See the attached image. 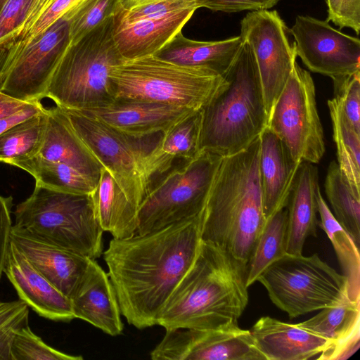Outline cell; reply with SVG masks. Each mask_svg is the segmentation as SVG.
Here are the masks:
<instances>
[{
	"instance_id": "cell-46",
	"label": "cell",
	"mask_w": 360,
	"mask_h": 360,
	"mask_svg": "<svg viewBox=\"0 0 360 360\" xmlns=\"http://www.w3.org/2000/svg\"><path fill=\"white\" fill-rule=\"evenodd\" d=\"M34 102L22 101L0 91V120L26 108Z\"/></svg>"
},
{
	"instance_id": "cell-45",
	"label": "cell",
	"mask_w": 360,
	"mask_h": 360,
	"mask_svg": "<svg viewBox=\"0 0 360 360\" xmlns=\"http://www.w3.org/2000/svg\"><path fill=\"white\" fill-rule=\"evenodd\" d=\"M44 109V108L41 105L40 101H35L26 108H24L13 115L1 119L0 134L17 123L41 112Z\"/></svg>"
},
{
	"instance_id": "cell-44",
	"label": "cell",
	"mask_w": 360,
	"mask_h": 360,
	"mask_svg": "<svg viewBox=\"0 0 360 360\" xmlns=\"http://www.w3.org/2000/svg\"><path fill=\"white\" fill-rule=\"evenodd\" d=\"M11 207L12 198H5L0 195V279L3 274L5 254L10 241V233L12 227Z\"/></svg>"
},
{
	"instance_id": "cell-8",
	"label": "cell",
	"mask_w": 360,
	"mask_h": 360,
	"mask_svg": "<svg viewBox=\"0 0 360 360\" xmlns=\"http://www.w3.org/2000/svg\"><path fill=\"white\" fill-rule=\"evenodd\" d=\"M271 302L290 318L351 301L347 277L317 254H285L257 278Z\"/></svg>"
},
{
	"instance_id": "cell-7",
	"label": "cell",
	"mask_w": 360,
	"mask_h": 360,
	"mask_svg": "<svg viewBox=\"0 0 360 360\" xmlns=\"http://www.w3.org/2000/svg\"><path fill=\"white\" fill-rule=\"evenodd\" d=\"M115 98L200 110L225 84L203 68L180 65L155 56L124 60L110 73Z\"/></svg>"
},
{
	"instance_id": "cell-4",
	"label": "cell",
	"mask_w": 360,
	"mask_h": 360,
	"mask_svg": "<svg viewBox=\"0 0 360 360\" xmlns=\"http://www.w3.org/2000/svg\"><path fill=\"white\" fill-rule=\"evenodd\" d=\"M224 79L223 86L200 110V151L221 157L249 146L268 120L259 71L246 42Z\"/></svg>"
},
{
	"instance_id": "cell-34",
	"label": "cell",
	"mask_w": 360,
	"mask_h": 360,
	"mask_svg": "<svg viewBox=\"0 0 360 360\" xmlns=\"http://www.w3.org/2000/svg\"><path fill=\"white\" fill-rule=\"evenodd\" d=\"M297 324L330 343L335 342L360 324V300L323 308L314 316Z\"/></svg>"
},
{
	"instance_id": "cell-35",
	"label": "cell",
	"mask_w": 360,
	"mask_h": 360,
	"mask_svg": "<svg viewBox=\"0 0 360 360\" xmlns=\"http://www.w3.org/2000/svg\"><path fill=\"white\" fill-rule=\"evenodd\" d=\"M198 8V0H116L112 14L113 26Z\"/></svg>"
},
{
	"instance_id": "cell-31",
	"label": "cell",
	"mask_w": 360,
	"mask_h": 360,
	"mask_svg": "<svg viewBox=\"0 0 360 360\" xmlns=\"http://www.w3.org/2000/svg\"><path fill=\"white\" fill-rule=\"evenodd\" d=\"M324 189L334 217L359 248L360 195L351 188L335 160L328 165Z\"/></svg>"
},
{
	"instance_id": "cell-11",
	"label": "cell",
	"mask_w": 360,
	"mask_h": 360,
	"mask_svg": "<svg viewBox=\"0 0 360 360\" xmlns=\"http://www.w3.org/2000/svg\"><path fill=\"white\" fill-rule=\"evenodd\" d=\"M266 126L285 143L295 161L315 165L323 156L326 146L314 82L311 74L297 62L270 112Z\"/></svg>"
},
{
	"instance_id": "cell-22",
	"label": "cell",
	"mask_w": 360,
	"mask_h": 360,
	"mask_svg": "<svg viewBox=\"0 0 360 360\" xmlns=\"http://www.w3.org/2000/svg\"><path fill=\"white\" fill-rule=\"evenodd\" d=\"M319 189L317 167L314 164L302 162L287 204V254L302 255L307 238L316 236L319 222L316 194Z\"/></svg>"
},
{
	"instance_id": "cell-40",
	"label": "cell",
	"mask_w": 360,
	"mask_h": 360,
	"mask_svg": "<svg viewBox=\"0 0 360 360\" xmlns=\"http://www.w3.org/2000/svg\"><path fill=\"white\" fill-rule=\"evenodd\" d=\"M333 82L334 97L349 123L360 133V71Z\"/></svg>"
},
{
	"instance_id": "cell-28",
	"label": "cell",
	"mask_w": 360,
	"mask_h": 360,
	"mask_svg": "<svg viewBox=\"0 0 360 360\" xmlns=\"http://www.w3.org/2000/svg\"><path fill=\"white\" fill-rule=\"evenodd\" d=\"M318 214L321 221L318 226L330 239L340 265L348 281V295L351 301L360 300V257L359 248L344 228L334 217L321 195L316 194Z\"/></svg>"
},
{
	"instance_id": "cell-41",
	"label": "cell",
	"mask_w": 360,
	"mask_h": 360,
	"mask_svg": "<svg viewBox=\"0 0 360 360\" xmlns=\"http://www.w3.org/2000/svg\"><path fill=\"white\" fill-rule=\"evenodd\" d=\"M327 21L340 30L349 27L358 35L360 30V0H326Z\"/></svg>"
},
{
	"instance_id": "cell-42",
	"label": "cell",
	"mask_w": 360,
	"mask_h": 360,
	"mask_svg": "<svg viewBox=\"0 0 360 360\" xmlns=\"http://www.w3.org/2000/svg\"><path fill=\"white\" fill-rule=\"evenodd\" d=\"M280 0H198V8L213 11L236 13L243 11L269 10Z\"/></svg>"
},
{
	"instance_id": "cell-24",
	"label": "cell",
	"mask_w": 360,
	"mask_h": 360,
	"mask_svg": "<svg viewBox=\"0 0 360 360\" xmlns=\"http://www.w3.org/2000/svg\"><path fill=\"white\" fill-rule=\"evenodd\" d=\"M196 10L187 9L159 18L113 26L116 46L125 60L155 55L181 31Z\"/></svg>"
},
{
	"instance_id": "cell-29",
	"label": "cell",
	"mask_w": 360,
	"mask_h": 360,
	"mask_svg": "<svg viewBox=\"0 0 360 360\" xmlns=\"http://www.w3.org/2000/svg\"><path fill=\"white\" fill-rule=\"evenodd\" d=\"M338 165L351 188L360 195V133L346 117L338 100L328 101Z\"/></svg>"
},
{
	"instance_id": "cell-21",
	"label": "cell",
	"mask_w": 360,
	"mask_h": 360,
	"mask_svg": "<svg viewBox=\"0 0 360 360\" xmlns=\"http://www.w3.org/2000/svg\"><path fill=\"white\" fill-rule=\"evenodd\" d=\"M255 344L265 360L316 359L330 343L297 323L261 317L250 330Z\"/></svg>"
},
{
	"instance_id": "cell-38",
	"label": "cell",
	"mask_w": 360,
	"mask_h": 360,
	"mask_svg": "<svg viewBox=\"0 0 360 360\" xmlns=\"http://www.w3.org/2000/svg\"><path fill=\"white\" fill-rule=\"evenodd\" d=\"M11 360H82V356L65 354L47 345L29 325L16 330L11 347Z\"/></svg>"
},
{
	"instance_id": "cell-43",
	"label": "cell",
	"mask_w": 360,
	"mask_h": 360,
	"mask_svg": "<svg viewBox=\"0 0 360 360\" xmlns=\"http://www.w3.org/2000/svg\"><path fill=\"white\" fill-rule=\"evenodd\" d=\"M360 345V324L345 338L330 343L316 358L321 360H345L352 356Z\"/></svg>"
},
{
	"instance_id": "cell-18",
	"label": "cell",
	"mask_w": 360,
	"mask_h": 360,
	"mask_svg": "<svg viewBox=\"0 0 360 360\" xmlns=\"http://www.w3.org/2000/svg\"><path fill=\"white\" fill-rule=\"evenodd\" d=\"M70 300L75 318L111 336L122 333L124 324L113 285L96 259H90Z\"/></svg>"
},
{
	"instance_id": "cell-32",
	"label": "cell",
	"mask_w": 360,
	"mask_h": 360,
	"mask_svg": "<svg viewBox=\"0 0 360 360\" xmlns=\"http://www.w3.org/2000/svg\"><path fill=\"white\" fill-rule=\"evenodd\" d=\"M287 206L270 217L257 239L247 265L248 287L274 262L286 252Z\"/></svg>"
},
{
	"instance_id": "cell-36",
	"label": "cell",
	"mask_w": 360,
	"mask_h": 360,
	"mask_svg": "<svg viewBox=\"0 0 360 360\" xmlns=\"http://www.w3.org/2000/svg\"><path fill=\"white\" fill-rule=\"evenodd\" d=\"M51 0H8L0 12V53Z\"/></svg>"
},
{
	"instance_id": "cell-12",
	"label": "cell",
	"mask_w": 360,
	"mask_h": 360,
	"mask_svg": "<svg viewBox=\"0 0 360 360\" xmlns=\"http://www.w3.org/2000/svg\"><path fill=\"white\" fill-rule=\"evenodd\" d=\"M289 34L276 10L250 11L240 21V36L254 55L268 117L297 57L295 44L290 42Z\"/></svg>"
},
{
	"instance_id": "cell-17",
	"label": "cell",
	"mask_w": 360,
	"mask_h": 360,
	"mask_svg": "<svg viewBox=\"0 0 360 360\" xmlns=\"http://www.w3.org/2000/svg\"><path fill=\"white\" fill-rule=\"evenodd\" d=\"M79 111L134 137L162 133L195 112L180 106L122 98H116L105 106Z\"/></svg>"
},
{
	"instance_id": "cell-6",
	"label": "cell",
	"mask_w": 360,
	"mask_h": 360,
	"mask_svg": "<svg viewBox=\"0 0 360 360\" xmlns=\"http://www.w3.org/2000/svg\"><path fill=\"white\" fill-rule=\"evenodd\" d=\"M15 227L41 242L96 259L103 252V230L89 195L36 185L17 205Z\"/></svg>"
},
{
	"instance_id": "cell-10",
	"label": "cell",
	"mask_w": 360,
	"mask_h": 360,
	"mask_svg": "<svg viewBox=\"0 0 360 360\" xmlns=\"http://www.w3.org/2000/svg\"><path fill=\"white\" fill-rule=\"evenodd\" d=\"M60 108L88 149L111 173L139 210L146 191L142 162L157 145L162 133L134 137L122 133L79 110Z\"/></svg>"
},
{
	"instance_id": "cell-37",
	"label": "cell",
	"mask_w": 360,
	"mask_h": 360,
	"mask_svg": "<svg viewBox=\"0 0 360 360\" xmlns=\"http://www.w3.org/2000/svg\"><path fill=\"white\" fill-rule=\"evenodd\" d=\"M116 0H82L65 15L69 24L70 43L91 32L106 18L112 15Z\"/></svg>"
},
{
	"instance_id": "cell-13",
	"label": "cell",
	"mask_w": 360,
	"mask_h": 360,
	"mask_svg": "<svg viewBox=\"0 0 360 360\" xmlns=\"http://www.w3.org/2000/svg\"><path fill=\"white\" fill-rule=\"evenodd\" d=\"M153 360H265L250 330L233 321L212 329H166Z\"/></svg>"
},
{
	"instance_id": "cell-47",
	"label": "cell",
	"mask_w": 360,
	"mask_h": 360,
	"mask_svg": "<svg viewBox=\"0 0 360 360\" xmlns=\"http://www.w3.org/2000/svg\"><path fill=\"white\" fill-rule=\"evenodd\" d=\"M8 0H0V12Z\"/></svg>"
},
{
	"instance_id": "cell-2",
	"label": "cell",
	"mask_w": 360,
	"mask_h": 360,
	"mask_svg": "<svg viewBox=\"0 0 360 360\" xmlns=\"http://www.w3.org/2000/svg\"><path fill=\"white\" fill-rule=\"evenodd\" d=\"M259 136L222 157L202 211L201 239L248 265L265 225L260 186Z\"/></svg>"
},
{
	"instance_id": "cell-25",
	"label": "cell",
	"mask_w": 360,
	"mask_h": 360,
	"mask_svg": "<svg viewBox=\"0 0 360 360\" xmlns=\"http://www.w3.org/2000/svg\"><path fill=\"white\" fill-rule=\"evenodd\" d=\"M200 110L193 112L165 129L144 158L142 173L146 189L176 162L193 158L200 152Z\"/></svg>"
},
{
	"instance_id": "cell-9",
	"label": "cell",
	"mask_w": 360,
	"mask_h": 360,
	"mask_svg": "<svg viewBox=\"0 0 360 360\" xmlns=\"http://www.w3.org/2000/svg\"><path fill=\"white\" fill-rule=\"evenodd\" d=\"M222 157L200 151L176 162L147 187L140 205L136 234L155 231L198 215Z\"/></svg>"
},
{
	"instance_id": "cell-33",
	"label": "cell",
	"mask_w": 360,
	"mask_h": 360,
	"mask_svg": "<svg viewBox=\"0 0 360 360\" xmlns=\"http://www.w3.org/2000/svg\"><path fill=\"white\" fill-rule=\"evenodd\" d=\"M47 122L44 109L0 134V162L13 165L36 155L39 150Z\"/></svg>"
},
{
	"instance_id": "cell-26",
	"label": "cell",
	"mask_w": 360,
	"mask_h": 360,
	"mask_svg": "<svg viewBox=\"0 0 360 360\" xmlns=\"http://www.w3.org/2000/svg\"><path fill=\"white\" fill-rule=\"evenodd\" d=\"M243 42L240 35L219 41H197L180 31L153 56L180 65L207 68L224 77Z\"/></svg>"
},
{
	"instance_id": "cell-15",
	"label": "cell",
	"mask_w": 360,
	"mask_h": 360,
	"mask_svg": "<svg viewBox=\"0 0 360 360\" xmlns=\"http://www.w3.org/2000/svg\"><path fill=\"white\" fill-rule=\"evenodd\" d=\"M70 42L68 20L64 15L18 54L0 91L25 102L40 101Z\"/></svg>"
},
{
	"instance_id": "cell-20",
	"label": "cell",
	"mask_w": 360,
	"mask_h": 360,
	"mask_svg": "<svg viewBox=\"0 0 360 360\" xmlns=\"http://www.w3.org/2000/svg\"><path fill=\"white\" fill-rule=\"evenodd\" d=\"M259 141V180L264 213L268 219L287 206L301 162L294 160L285 143L267 126Z\"/></svg>"
},
{
	"instance_id": "cell-19",
	"label": "cell",
	"mask_w": 360,
	"mask_h": 360,
	"mask_svg": "<svg viewBox=\"0 0 360 360\" xmlns=\"http://www.w3.org/2000/svg\"><path fill=\"white\" fill-rule=\"evenodd\" d=\"M10 240L50 283L70 299L91 258L41 242L13 225Z\"/></svg>"
},
{
	"instance_id": "cell-27",
	"label": "cell",
	"mask_w": 360,
	"mask_h": 360,
	"mask_svg": "<svg viewBox=\"0 0 360 360\" xmlns=\"http://www.w3.org/2000/svg\"><path fill=\"white\" fill-rule=\"evenodd\" d=\"M90 195L103 231L110 233L115 238H128L136 234L139 210L111 173L103 167L96 186Z\"/></svg>"
},
{
	"instance_id": "cell-30",
	"label": "cell",
	"mask_w": 360,
	"mask_h": 360,
	"mask_svg": "<svg viewBox=\"0 0 360 360\" xmlns=\"http://www.w3.org/2000/svg\"><path fill=\"white\" fill-rule=\"evenodd\" d=\"M13 165L30 173L35 179L36 185L62 192L89 195L98 183L68 165L37 155L18 161Z\"/></svg>"
},
{
	"instance_id": "cell-3",
	"label": "cell",
	"mask_w": 360,
	"mask_h": 360,
	"mask_svg": "<svg viewBox=\"0 0 360 360\" xmlns=\"http://www.w3.org/2000/svg\"><path fill=\"white\" fill-rule=\"evenodd\" d=\"M247 266L202 240L197 255L161 309L166 329H212L238 321L248 305Z\"/></svg>"
},
{
	"instance_id": "cell-39",
	"label": "cell",
	"mask_w": 360,
	"mask_h": 360,
	"mask_svg": "<svg viewBox=\"0 0 360 360\" xmlns=\"http://www.w3.org/2000/svg\"><path fill=\"white\" fill-rule=\"evenodd\" d=\"M27 304L20 299L0 301V360H11V343L17 330L28 325Z\"/></svg>"
},
{
	"instance_id": "cell-23",
	"label": "cell",
	"mask_w": 360,
	"mask_h": 360,
	"mask_svg": "<svg viewBox=\"0 0 360 360\" xmlns=\"http://www.w3.org/2000/svg\"><path fill=\"white\" fill-rule=\"evenodd\" d=\"M46 111V126L36 155L68 165L98 182L102 165L75 131L59 107Z\"/></svg>"
},
{
	"instance_id": "cell-16",
	"label": "cell",
	"mask_w": 360,
	"mask_h": 360,
	"mask_svg": "<svg viewBox=\"0 0 360 360\" xmlns=\"http://www.w3.org/2000/svg\"><path fill=\"white\" fill-rule=\"evenodd\" d=\"M3 273L20 299L39 315L56 321L75 319L70 300L50 283L11 240L5 254Z\"/></svg>"
},
{
	"instance_id": "cell-5",
	"label": "cell",
	"mask_w": 360,
	"mask_h": 360,
	"mask_svg": "<svg viewBox=\"0 0 360 360\" xmlns=\"http://www.w3.org/2000/svg\"><path fill=\"white\" fill-rule=\"evenodd\" d=\"M112 15L65 49L49 82L45 97L56 106L85 110L115 99L110 73L125 60L113 38Z\"/></svg>"
},
{
	"instance_id": "cell-1",
	"label": "cell",
	"mask_w": 360,
	"mask_h": 360,
	"mask_svg": "<svg viewBox=\"0 0 360 360\" xmlns=\"http://www.w3.org/2000/svg\"><path fill=\"white\" fill-rule=\"evenodd\" d=\"M202 221L201 212L155 231L110 241L103 259L129 325H157L161 309L197 255Z\"/></svg>"
},
{
	"instance_id": "cell-14",
	"label": "cell",
	"mask_w": 360,
	"mask_h": 360,
	"mask_svg": "<svg viewBox=\"0 0 360 360\" xmlns=\"http://www.w3.org/2000/svg\"><path fill=\"white\" fill-rule=\"evenodd\" d=\"M289 33L297 56L310 71L333 81L360 71L359 38L333 28L328 21L297 15Z\"/></svg>"
}]
</instances>
